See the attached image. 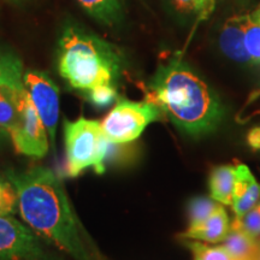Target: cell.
Masks as SVG:
<instances>
[{
  "label": "cell",
  "mask_w": 260,
  "mask_h": 260,
  "mask_svg": "<svg viewBox=\"0 0 260 260\" xmlns=\"http://www.w3.org/2000/svg\"><path fill=\"white\" fill-rule=\"evenodd\" d=\"M5 177L17 194L22 219L41 240L74 260H99L81 234L63 183L53 171L41 167L28 171L9 169Z\"/></svg>",
  "instance_id": "6da1fadb"
},
{
  "label": "cell",
  "mask_w": 260,
  "mask_h": 260,
  "mask_svg": "<svg viewBox=\"0 0 260 260\" xmlns=\"http://www.w3.org/2000/svg\"><path fill=\"white\" fill-rule=\"evenodd\" d=\"M148 102L155 104L181 132L191 136L212 132L223 116L213 90L180 57L159 65L149 83Z\"/></svg>",
  "instance_id": "7a4b0ae2"
},
{
  "label": "cell",
  "mask_w": 260,
  "mask_h": 260,
  "mask_svg": "<svg viewBox=\"0 0 260 260\" xmlns=\"http://www.w3.org/2000/svg\"><path fill=\"white\" fill-rule=\"evenodd\" d=\"M115 46L79 27H67L58 44V71L75 89L115 86L121 73Z\"/></svg>",
  "instance_id": "3957f363"
},
{
  "label": "cell",
  "mask_w": 260,
  "mask_h": 260,
  "mask_svg": "<svg viewBox=\"0 0 260 260\" xmlns=\"http://www.w3.org/2000/svg\"><path fill=\"white\" fill-rule=\"evenodd\" d=\"M64 141L69 176H79L88 168L98 174L105 171L112 144L104 136L99 122L86 118L64 121Z\"/></svg>",
  "instance_id": "277c9868"
},
{
  "label": "cell",
  "mask_w": 260,
  "mask_h": 260,
  "mask_svg": "<svg viewBox=\"0 0 260 260\" xmlns=\"http://www.w3.org/2000/svg\"><path fill=\"white\" fill-rule=\"evenodd\" d=\"M161 113L160 109L151 102L135 103L123 99L100 124L107 141L123 145L138 139L146 126L160 118Z\"/></svg>",
  "instance_id": "5b68a950"
},
{
  "label": "cell",
  "mask_w": 260,
  "mask_h": 260,
  "mask_svg": "<svg viewBox=\"0 0 260 260\" xmlns=\"http://www.w3.org/2000/svg\"><path fill=\"white\" fill-rule=\"evenodd\" d=\"M0 260H60L14 216H0Z\"/></svg>",
  "instance_id": "8992f818"
},
{
  "label": "cell",
  "mask_w": 260,
  "mask_h": 260,
  "mask_svg": "<svg viewBox=\"0 0 260 260\" xmlns=\"http://www.w3.org/2000/svg\"><path fill=\"white\" fill-rule=\"evenodd\" d=\"M18 121L10 133L16 151L34 159L45 157L48 152L47 132L25 89L18 92Z\"/></svg>",
  "instance_id": "52a82bcc"
},
{
  "label": "cell",
  "mask_w": 260,
  "mask_h": 260,
  "mask_svg": "<svg viewBox=\"0 0 260 260\" xmlns=\"http://www.w3.org/2000/svg\"><path fill=\"white\" fill-rule=\"evenodd\" d=\"M23 86L46 128L52 147H54L59 118V89L47 74L39 70L24 71Z\"/></svg>",
  "instance_id": "ba28073f"
},
{
  "label": "cell",
  "mask_w": 260,
  "mask_h": 260,
  "mask_svg": "<svg viewBox=\"0 0 260 260\" xmlns=\"http://www.w3.org/2000/svg\"><path fill=\"white\" fill-rule=\"evenodd\" d=\"M260 201V184L245 164L235 167V186H234L232 207L236 218L242 217Z\"/></svg>",
  "instance_id": "9c48e42d"
},
{
  "label": "cell",
  "mask_w": 260,
  "mask_h": 260,
  "mask_svg": "<svg viewBox=\"0 0 260 260\" xmlns=\"http://www.w3.org/2000/svg\"><path fill=\"white\" fill-rule=\"evenodd\" d=\"M243 18L245 15L233 16L223 24L219 34V47L229 59L237 63L252 64L245 46Z\"/></svg>",
  "instance_id": "30bf717a"
},
{
  "label": "cell",
  "mask_w": 260,
  "mask_h": 260,
  "mask_svg": "<svg viewBox=\"0 0 260 260\" xmlns=\"http://www.w3.org/2000/svg\"><path fill=\"white\" fill-rule=\"evenodd\" d=\"M230 229L229 218L226 211L220 206L217 209L205 222L199 225L188 226V229L182 234L184 240H195L206 243L222 242L228 235Z\"/></svg>",
  "instance_id": "8fae6325"
},
{
  "label": "cell",
  "mask_w": 260,
  "mask_h": 260,
  "mask_svg": "<svg viewBox=\"0 0 260 260\" xmlns=\"http://www.w3.org/2000/svg\"><path fill=\"white\" fill-rule=\"evenodd\" d=\"M234 186H235V167L220 165L211 171L209 178L210 195L217 203L232 206Z\"/></svg>",
  "instance_id": "7c38bea8"
},
{
  "label": "cell",
  "mask_w": 260,
  "mask_h": 260,
  "mask_svg": "<svg viewBox=\"0 0 260 260\" xmlns=\"http://www.w3.org/2000/svg\"><path fill=\"white\" fill-rule=\"evenodd\" d=\"M222 246L236 260H253L259 251V242L240 228L230 225Z\"/></svg>",
  "instance_id": "4fadbf2b"
},
{
  "label": "cell",
  "mask_w": 260,
  "mask_h": 260,
  "mask_svg": "<svg viewBox=\"0 0 260 260\" xmlns=\"http://www.w3.org/2000/svg\"><path fill=\"white\" fill-rule=\"evenodd\" d=\"M23 63L14 52L0 48V87L14 90L24 89Z\"/></svg>",
  "instance_id": "5bb4252c"
},
{
  "label": "cell",
  "mask_w": 260,
  "mask_h": 260,
  "mask_svg": "<svg viewBox=\"0 0 260 260\" xmlns=\"http://www.w3.org/2000/svg\"><path fill=\"white\" fill-rule=\"evenodd\" d=\"M89 16L106 25L116 24L123 15V0H76Z\"/></svg>",
  "instance_id": "9a60e30c"
},
{
  "label": "cell",
  "mask_w": 260,
  "mask_h": 260,
  "mask_svg": "<svg viewBox=\"0 0 260 260\" xmlns=\"http://www.w3.org/2000/svg\"><path fill=\"white\" fill-rule=\"evenodd\" d=\"M18 92L0 87V133L10 135L18 121Z\"/></svg>",
  "instance_id": "2e32d148"
},
{
  "label": "cell",
  "mask_w": 260,
  "mask_h": 260,
  "mask_svg": "<svg viewBox=\"0 0 260 260\" xmlns=\"http://www.w3.org/2000/svg\"><path fill=\"white\" fill-rule=\"evenodd\" d=\"M222 204L217 203L212 198L197 197L188 204V220L189 226L199 225L205 222Z\"/></svg>",
  "instance_id": "e0dca14e"
},
{
  "label": "cell",
  "mask_w": 260,
  "mask_h": 260,
  "mask_svg": "<svg viewBox=\"0 0 260 260\" xmlns=\"http://www.w3.org/2000/svg\"><path fill=\"white\" fill-rule=\"evenodd\" d=\"M245 28V46L252 64H260V23L249 15L243 18Z\"/></svg>",
  "instance_id": "ac0fdd59"
},
{
  "label": "cell",
  "mask_w": 260,
  "mask_h": 260,
  "mask_svg": "<svg viewBox=\"0 0 260 260\" xmlns=\"http://www.w3.org/2000/svg\"><path fill=\"white\" fill-rule=\"evenodd\" d=\"M186 246L190 249L194 260H236L222 245L213 247L201 241L188 240Z\"/></svg>",
  "instance_id": "d6986e66"
},
{
  "label": "cell",
  "mask_w": 260,
  "mask_h": 260,
  "mask_svg": "<svg viewBox=\"0 0 260 260\" xmlns=\"http://www.w3.org/2000/svg\"><path fill=\"white\" fill-rule=\"evenodd\" d=\"M17 209V194L14 186L5 176H0V216H14Z\"/></svg>",
  "instance_id": "ffe728a7"
},
{
  "label": "cell",
  "mask_w": 260,
  "mask_h": 260,
  "mask_svg": "<svg viewBox=\"0 0 260 260\" xmlns=\"http://www.w3.org/2000/svg\"><path fill=\"white\" fill-rule=\"evenodd\" d=\"M232 225L240 228L254 239L260 236V201L242 217L235 218Z\"/></svg>",
  "instance_id": "44dd1931"
},
{
  "label": "cell",
  "mask_w": 260,
  "mask_h": 260,
  "mask_svg": "<svg viewBox=\"0 0 260 260\" xmlns=\"http://www.w3.org/2000/svg\"><path fill=\"white\" fill-rule=\"evenodd\" d=\"M172 2L178 9L191 12L199 16L200 18H206L212 14L216 6V0H172Z\"/></svg>",
  "instance_id": "7402d4cb"
},
{
  "label": "cell",
  "mask_w": 260,
  "mask_h": 260,
  "mask_svg": "<svg viewBox=\"0 0 260 260\" xmlns=\"http://www.w3.org/2000/svg\"><path fill=\"white\" fill-rule=\"evenodd\" d=\"M87 94H88L89 102L99 109L109 106L117 98L116 86H100L88 90Z\"/></svg>",
  "instance_id": "603a6c76"
},
{
  "label": "cell",
  "mask_w": 260,
  "mask_h": 260,
  "mask_svg": "<svg viewBox=\"0 0 260 260\" xmlns=\"http://www.w3.org/2000/svg\"><path fill=\"white\" fill-rule=\"evenodd\" d=\"M247 144L253 151H260V126H254L247 134Z\"/></svg>",
  "instance_id": "cb8c5ba5"
},
{
  "label": "cell",
  "mask_w": 260,
  "mask_h": 260,
  "mask_svg": "<svg viewBox=\"0 0 260 260\" xmlns=\"http://www.w3.org/2000/svg\"><path fill=\"white\" fill-rule=\"evenodd\" d=\"M249 16H251V17L254 19L255 22H258V23H260V5L258 6V8H256L255 11L253 12V14L249 15Z\"/></svg>",
  "instance_id": "d4e9b609"
},
{
  "label": "cell",
  "mask_w": 260,
  "mask_h": 260,
  "mask_svg": "<svg viewBox=\"0 0 260 260\" xmlns=\"http://www.w3.org/2000/svg\"><path fill=\"white\" fill-rule=\"evenodd\" d=\"M5 138H6V135L3 134V133H0V145H2V142L4 141Z\"/></svg>",
  "instance_id": "484cf974"
},
{
  "label": "cell",
  "mask_w": 260,
  "mask_h": 260,
  "mask_svg": "<svg viewBox=\"0 0 260 260\" xmlns=\"http://www.w3.org/2000/svg\"><path fill=\"white\" fill-rule=\"evenodd\" d=\"M256 259L260 260V242H259V251H258V254H256Z\"/></svg>",
  "instance_id": "4316f807"
},
{
  "label": "cell",
  "mask_w": 260,
  "mask_h": 260,
  "mask_svg": "<svg viewBox=\"0 0 260 260\" xmlns=\"http://www.w3.org/2000/svg\"><path fill=\"white\" fill-rule=\"evenodd\" d=\"M253 260H258V259H256V258H255V259H253Z\"/></svg>",
  "instance_id": "83f0119b"
}]
</instances>
